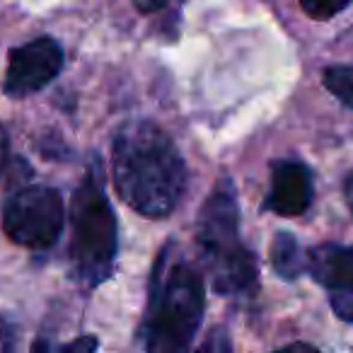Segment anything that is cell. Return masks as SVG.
<instances>
[{
	"label": "cell",
	"mask_w": 353,
	"mask_h": 353,
	"mask_svg": "<svg viewBox=\"0 0 353 353\" xmlns=\"http://www.w3.org/2000/svg\"><path fill=\"white\" fill-rule=\"evenodd\" d=\"M300 6L312 20H329V17L346 10L351 6V0H300Z\"/></svg>",
	"instance_id": "obj_11"
},
{
	"label": "cell",
	"mask_w": 353,
	"mask_h": 353,
	"mask_svg": "<svg viewBox=\"0 0 353 353\" xmlns=\"http://www.w3.org/2000/svg\"><path fill=\"white\" fill-rule=\"evenodd\" d=\"M346 196H348V203H351V211H353V174L348 176V182H346Z\"/></svg>",
	"instance_id": "obj_16"
},
{
	"label": "cell",
	"mask_w": 353,
	"mask_h": 353,
	"mask_svg": "<svg viewBox=\"0 0 353 353\" xmlns=\"http://www.w3.org/2000/svg\"><path fill=\"white\" fill-rule=\"evenodd\" d=\"M63 68V49L56 39L39 37L10 51L6 75V92L27 97L44 90Z\"/></svg>",
	"instance_id": "obj_6"
},
{
	"label": "cell",
	"mask_w": 353,
	"mask_h": 353,
	"mask_svg": "<svg viewBox=\"0 0 353 353\" xmlns=\"http://www.w3.org/2000/svg\"><path fill=\"white\" fill-rule=\"evenodd\" d=\"M332 307L343 322H353V290L351 293H334Z\"/></svg>",
	"instance_id": "obj_12"
},
{
	"label": "cell",
	"mask_w": 353,
	"mask_h": 353,
	"mask_svg": "<svg viewBox=\"0 0 353 353\" xmlns=\"http://www.w3.org/2000/svg\"><path fill=\"white\" fill-rule=\"evenodd\" d=\"M271 264H274L276 274L283 276V279H298L305 269H307V261L303 256L298 240H295L290 232H279L274 237V245H271Z\"/></svg>",
	"instance_id": "obj_9"
},
{
	"label": "cell",
	"mask_w": 353,
	"mask_h": 353,
	"mask_svg": "<svg viewBox=\"0 0 353 353\" xmlns=\"http://www.w3.org/2000/svg\"><path fill=\"white\" fill-rule=\"evenodd\" d=\"M73 264L78 276L90 285L109 279L117 259V216L104 192L102 170L94 162L83 184L73 194Z\"/></svg>",
	"instance_id": "obj_4"
},
{
	"label": "cell",
	"mask_w": 353,
	"mask_h": 353,
	"mask_svg": "<svg viewBox=\"0 0 353 353\" xmlns=\"http://www.w3.org/2000/svg\"><path fill=\"white\" fill-rule=\"evenodd\" d=\"M112 174L123 203L148 218L170 216L187 187V167L174 141L148 119L117 131Z\"/></svg>",
	"instance_id": "obj_1"
},
{
	"label": "cell",
	"mask_w": 353,
	"mask_h": 353,
	"mask_svg": "<svg viewBox=\"0 0 353 353\" xmlns=\"http://www.w3.org/2000/svg\"><path fill=\"white\" fill-rule=\"evenodd\" d=\"M92 348H97V341H94L92 336H85V339H80V341L68 343L65 351H92Z\"/></svg>",
	"instance_id": "obj_14"
},
{
	"label": "cell",
	"mask_w": 353,
	"mask_h": 353,
	"mask_svg": "<svg viewBox=\"0 0 353 353\" xmlns=\"http://www.w3.org/2000/svg\"><path fill=\"white\" fill-rule=\"evenodd\" d=\"M63 201L51 187H25L3 208V230L15 245L27 250H49L63 230Z\"/></svg>",
	"instance_id": "obj_5"
},
{
	"label": "cell",
	"mask_w": 353,
	"mask_h": 353,
	"mask_svg": "<svg viewBox=\"0 0 353 353\" xmlns=\"http://www.w3.org/2000/svg\"><path fill=\"white\" fill-rule=\"evenodd\" d=\"M133 3H136V8L141 12H155L160 8H165L170 0H133Z\"/></svg>",
	"instance_id": "obj_13"
},
{
	"label": "cell",
	"mask_w": 353,
	"mask_h": 353,
	"mask_svg": "<svg viewBox=\"0 0 353 353\" xmlns=\"http://www.w3.org/2000/svg\"><path fill=\"white\" fill-rule=\"evenodd\" d=\"M6 157H8V131L0 126V170L6 165Z\"/></svg>",
	"instance_id": "obj_15"
},
{
	"label": "cell",
	"mask_w": 353,
	"mask_h": 353,
	"mask_svg": "<svg viewBox=\"0 0 353 353\" xmlns=\"http://www.w3.org/2000/svg\"><path fill=\"white\" fill-rule=\"evenodd\" d=\"M307 269L319 285L332 293L353 290V250L343 245H319L310 252Z\"/></svg>",
	"instance_id": "obj_8"
},
{
	"label": "cell",
	"mask_w": 353,
	"mask_h": 353,
	"mask_svg": "<svg viewBox=\"0 0 353 353\" xmlns=\"http://www.w3.org/2000/svg\"><path fill=\"white\" fill-rule=\"evenodd\" d=\"M312 172L300 160H281L271 172L266 208L279 216H303L312 203Z\"/></svg>",
	"instance_id": "obj_7"
},
{
	"label": "cell",
	"mask_w": 353,
	"mask_h": 353,
	"mask_svg": "<svg viewBox=\"0 0 353 353\" xmlns=\"http://www.w3.org/2000/svg\"><path fill=\"white\" fill-rule=\"evenodd\" d=\"M206 307V285L187 259L167 245L157 256L150 279L143 341L150 351H187L196 336Z\"/></svg>",
	"instance_id": "obj_2"
},
{
	"label": "cell",
	"mask_w": 353,
	"mask_h": 353,
	"mask_svg": "<svg viewBox=\"0 0 353 353\" xmlns=\"http://www.w3.org/2000/svg\"><path fill=\"white\" fill-rule=\"evenodd\" d=\"M196 237L218 293L240 295L254 288L256 259L240 240V208L230 179H223L206 199Z\"/></svg>",
	"instance_id": "obj_3"
},
{
	"label": "cell",
	"mask_w": 353,
	"mask_h": 353,
	"mask_svg": "<svg viewBox=\"0 0 353 353\" xmlns=\"http://www.w3.org/2000/svg\"><path fill=\"white\" fill-rule=\"evenodd\" d=\"M324 85L334 97L353 109V65H336L324 73Z\"/></svg>",
	"instance_id": "obj_10"
}]
</instances>
